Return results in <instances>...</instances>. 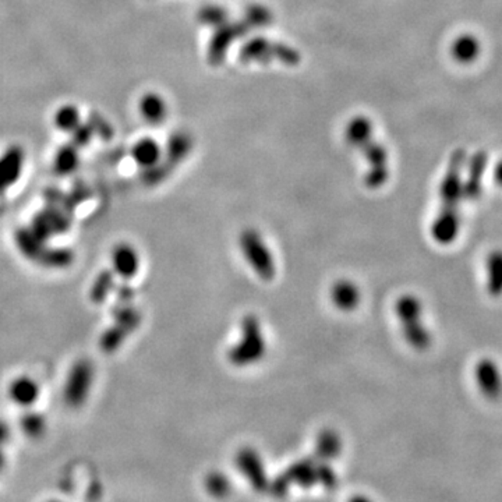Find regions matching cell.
Masks as SVG:
<instances>
[{"instance_id":"6da1fadb","label":"cell","mask_w":502,"mask_h":502,"mask_svg":"<svg viewBox=\"0 0 502 502\" xmlns=\"http://www.w3.org/2000/svg\"><path fill=\"white\" fill-rule=\"evenodd\" d=\"M423 305L416 296L406 294L396 303V315L403 326V336L417 350H425L431 344V335L421 321Z\"/></svg>"},{"instance_id":"7a4b0ae2","label":"cell","mask_w":502,"mask_h":502,"mask_svg":"<svg viewBox=\"0 0 502 502\" xmlns=\"http://www.w3.org/2000/svg\"><path fill=\"white\" fill-rule=\"evenodd\" d=\"M265 353V340L257 317L247 315L241 321V339L233 346L227 357L234 365H247L258 361Z\"/></svg>"},{"instance_id":"3957f363","label":"cell","mask_w":502,"mask_h":502,"mask_svg":"<svg viewBox=\"0 0 502 502\" xmlns=\"http://www.w3.org/2000/svg\"><path fill=\"white\" fill-rule=\"evenodd\" d=\"M95 378V368L86 358L77 360L68 370L63 385L64 403L73 409L81 407L91 392Z\"/></svg>"},{"instance_id":"277c9868","label":"cell","mask_w":502,"mask_h":502,"mask_svg":"<svg viewBox=\"0 0 502 502\" xmlns=\"http://www.w3.org/2000/svg\"><path fill=\"white\" fill-rule=\"evenodd\" d=\"M240 248L254 272L264 280L275 276V261L271 250L262 240L261 234L252 229H247L240 236Z\"/></svg>"},{"instance_id":"5b68a950","label":"cell","mask_w":502,"mask_h":502,"mask_svg":"<svg viewBox=\"0 0 502 502\" xmlns=\"http://www.w3.org/2000/svg\"><path fill=\"white\" fill-rule=\"evenodd\" d=\"M322 464L314 463L311 459H304L294 463L289 470H286L280 480L275 481L273 489L277 495L286 492L290 484H298L303 487H310L319 482V471Z\"/></svg>"},{"instance_id":"8992f818","label":"cell","mask_w":502,"mask_h":502,"mask_svg":"<svg viewBox=\"0 0 502 502\" xmlns=\"http://www.w3.org/2000/svg\"><path fill=\"white\" fill-rule=\"evenodd\" d=\"M25 152L20 145H10L0 155V194L13 187L22 174Z\"/></svg>"},{"instance_id":"52a82bcc","label":"cell","mask_w":502,"mask_h":502,"mask_svg":"<svg viewBox=\"0 0 502 502\" xmlns=\"http://www.w3.org/2000/svg\"><path fill=\"white\" fill-rule=\"evenodd\" d=\"M476 382L482 392L489 399H496L502 393V375L498 365L488 358L478 361L476 365Z\"/></svg>"},{"instance_id":"ba28073f","label":"cell","mask_w":502,"mask_h":502,"mask_svg":"<svg viewBox=\"0 0 502 502\" xmlns=\"http://www.w3.org/2000/svg\"><path fill=\"white\" fill-rule=\"evenodd\" d=\"M237 466L238 470L247 477V480L251 482L254 488L265 489L268 485L265 470L262 466V462L258 456V453L250 448L241 449L237 455Z\"/></svg>"},{"instance_id":"9c48e42d","label":"cell","mask_w":502,"mask_h":502,"mask_svg":"<svg viewBox=\"0 0 502 502\" xmlns=\"http://www.w3.org/2000/svg\"><path fill=\"white\" fill-rule=\"evenodd\" d=\"M7 393L14 404L26 409L38 400L40 388L33 378L28 375H20L10 382Z\"/></svg>"},{"instance_id":"30bf717a","label":"cell","mask_w":502,"mask_h":502,"mask_svg":"<svg viewBox=\"0 0 502 502\" xmlns=\"http://www.w3.org/2000/svg\"><path fill=\"white\" fill-rule=\"evenodd\" d=\"M112 266L114 273L124 279L135 276L139 269V255L137 250L127 243L117 244L112 252Z\"/></svg>"},{"instance_id":"8fae6325","label":"cell","mask_w":502,"mask_h":502,"mask_svg":"<svg viewBox=\"0 0 502 502\" xmlns=\"http://www.w3.org/2000/svg\"><path fill=\"white\" fill-rule=\"evenodd\" d=\"M67 219L64 215L59 211H42L36 218L33 219L32 230L35 234H38L42 240H46L52 236H56L57 233L63 231L67 227Z\"/></svg>"},{"instance_id":"7c38bea8","label":"cell","mask_w":502,"mask_h":502,"mask_svg":"<svg viewBox=\"0 0 502 502\" xmlns=\"http://www.w3.org/2000/svg\"><path fill=\"white\" fill-rule=\"evenodd\" d=\"M138 110L141 117L149 124H160L167 116V105L156 92H146L139 98Z\"/></svg>"},{"instance_id":"4fadbf2b","label":"cell","mask_w":502,"mask_h":502,"mask_svg":"<svg viewBox=\"0 0 502 502\" xmlns=\"http://www.w3.org/2000/svg\"><path fill=\"white\" fill-rule=\"evenodd\" d=\"M332 303L342 311H351L360 303V290L350 280H339L330 289Z\"/></svg>"},{"instance_id":"5bb4252c","label":"cell","mask_w":502,"mask_h":502,"mask_svg":"<svg viewBox=\"0 0 502 502\" xmlns=\"http://www.w3.org/2000/svg\"><path fill=\"white\" fill-rule=\"evenodd\" d=\"M160 153H162V149H160L159 144L149 137H144V138L138 139L131 148V158L134 159V162L138 166H141L144 169H148V167L159 163Z\"/></svg>"},{"instance_id":"9a60e30c","label":"cell","mask_w":502,"mask_h":502,"mask_svg":"<svg viewBox=\"0 0 502 502\" xmlns=\"http://www.w3.org/2000/svg\"><path fill=\"white\" fill-rule=\"evenodd\" d=\"M487 290L491 296L502 294V251H494L487 259Z\"/></svg>"},{"instance_id":"2e32d148","label":"cell","mask_w":502,"mask_h":502,"mask_svg":"<svg viewBox=\"0 0 502 502\" xmlns=\"http://www.w3.org/2000/svg\"><path fill=\"white\" fill-rule=\"evenodd\" d=\"M78 146H75L73 142L60 146L53 159V167L59 174L73 173L78 167Z\"/></svg>"},{"instance_id":"e0dca14e","label":"cell","mask_w":502,"mask_h":502,"mask_svg":"<svg viewBox=\"0 0 502 502\" xmlns=\"http://www.w3.org/2000/svg\"><path fill=\"white\" fill-rule=\"evenodd\" d=\"M79 123H81L79 110L71 103H66L60 106L53 114L54 127H57L60 131L64 132H71L74 128L78 127Z\"/></svg>"},{"instance_id":"ac0fdd59","label":"cell","mask_w":502,"mask_h":502,"mask_svg":"<svg viewBox=\"0 0 502 502\" xmlns=\"http://www.w3.org/2000/svg\"><path fill=\"white\" fill-rule=\"evenodd\" d=\"M340 438L330 429H325L319 434L317 442V453L324 459H333L340 452Z\"/></svg>"},{"instance_id":"d6986e66","label":"cell","mask_w":502,"mask_h":502,"mask_svg":"<svg viewBox=\"0 0 502 502\" xmlns=\"http://www.w3.org/2000/svg\"><path fill=\"white\" fill-rule=\"evenodd\" d=\"M191 148V141L190 137L184 132H174L167 144L166 152L169 156V160L172 162H180L181 159L185 158V155L188 153Z\"/></svg>"},{"instance_id":"ffe728a7","label":"cell","mask_w":502,"mask_h":502,"mask_svg":"<svg viewBox=\"0 0 502 502\" xmlns=\"http://www.w3.org/2000/svg\"><path fill=\"white\" fill-rule=\"evenodd\" d=\"M21 428L26 436L36 438L40 436L46 428V423L42 416L36 413H28L21 418Z\"/></svg>"},{"instance_id":"44dd1931","label":"cell","mask_w":502,"mask_h":502,"mask_svg":"<svg viewBox=\"0 0 502 502\" xmlns=\"http://www.w3.org/2000/svg\"><path fill=\"white\" fill-rule=\"evenodd\" d=\"M206 488L215 496H226L230 492V482L220 473H212L206 478Z\"/></svg>"},{"instance_id":"7402d4cb","label":"cell","mask_w":502,"mask_h":502,"mask_svg":"<svg viewBox=\"0 0 502 502\" xmlns=\"http://www.w3.org/2000/svg\"><path fill=\"white\" fill-rule=\"evenodd\" d=\"M112 284H113V276H110L107 272H102V275L95 280L92 286V291H91L92 300L96 303H103Z\"/></svg>"},{"instance_id":"603a6c76","label":"cell","mask_w":502,"mask_h":502,"mask_svg":"<svg viewBox=\"0 0 502 502\" xmlns=\"http://www.w3.org/2000/svg\"><path fill=\"white\" fill-rule=\"evenodd\" d=\"M71 132H73L71 134L73 135V144L75 146H78V148L85 146L91 141V138L93 135V130H92L89 123H79L78 127L74 128Z\"/></svg>"},{"instance_id":"cb8c5ba5","label":"cell","mask_w":502,"mask_h":502,"mask_svg":"<svg viewBox=\"0 0 502 502\" xmlns=\"http://www.w3.org/2000/svg\"><path fill=\"white\" fill-rule=\"evenodd\" d=\"M89 124H91V127L93 130V134L102 135L103 138H110L113 135V128L109 124V121L105 120L102 116H99L96 113H92Z\"/></svg>"},{"instance_id":"d4e9b609","label":"cell","mask_w":502,"mask_h":502,"mask_svg":"<svg viewBox=\"0 0 502 502\" xmlns=\"http://www.w3.org/2000/svg\"><path fill=\"white\" fill-rule=\"evenodd\" d=\"M8 439V427L4 421H0V446Z\"/></svg>"}]
</instances>
